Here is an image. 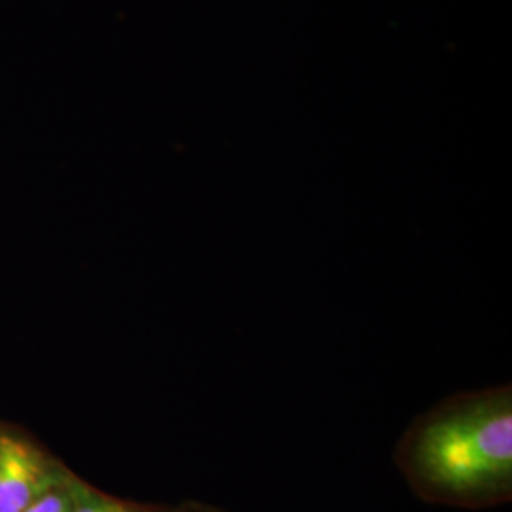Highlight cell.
I'll return each instance as SVG.
<instances>
[{"instance_id":"obj_1","label":"cell","mask_w":512,"mask_h":512,"mask_svg":"<svg viewBox=\"0 0 512 512\" xmlns=\"http://www.w3.org/2000/svg\"><path fill=\"white\" fill-rule=\"evenodd\" d=\"M421 494L456 505H492L511 494L512 408L484 401L421 429L408 456Z\"/></svg>"},{"instance_id":"obj_2","label":"cell","mask_w":512,"mask_h":512,"mask_svg":"<svg viewBox=\"0 0 512 512\" xmlns=\"http://www.w3.org/2000/svg\"><path fill=\"white\" fill-rule=\"evenodd\" d=\"M73 471L37 440L0 427V512H25Z\"/></svg>"},{"instance_id":"obj_3","label":"cell","mask_w":512,"mask_h":512,"mask_svg":"<svg viewBox=\"0 0 512 512\" xmlns=\"http://www.w3.org/2000/svg\"><path fill=\"white\" fill-rule=\"evenodd\" d=\"M71 512H154L145 511L137 505L126 503L122 499L110 497L99 492L97 488L84 482L80 476L74 484L73 511Z\"/></svg>"},{"instance_id":"obj_4","label":"cell","mask_w":512,"mask_h":512,"mask_svg":"<svg viewBox=\"0 0 512 512\" xmlns=\"http://www.w3.org/2000/svg\"><path fill=\"white\" fill-rule=\"evenodd\" d=\"M78 476L71 475L61 484L40 495L37 501L25 512H71L73 511L74 484Z\"/></svg>"},{"instance_id":"obj_5","label":"cell","mask_w":512,"mask_h":512,"mask_svg":"<svg viewBox=\"0 0 512 512\" xmlns=\"http://www.w3.org/2000/svg\"><path fill=\"white\" fill-rule=\"evenodd\" d=\"M156 512V511H154ZM167 512H205L202 509H196V507H184V509H177V511H167Z\"/></svg>"}]
</instances>
